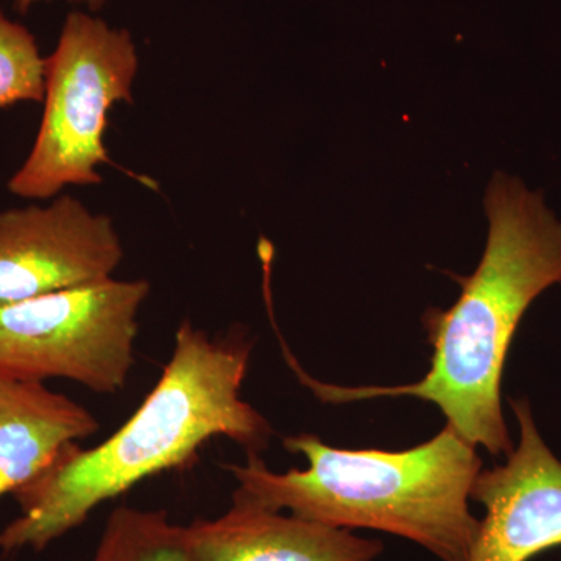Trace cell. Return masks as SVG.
I'll list each match as a JSON object with an SVG mask.
<instances>
[{
  "label": "cell",
  "mask_w": 561,
  "mask_h": 561,
  "mask_svg": "<svg viewBox=\"0 0 561 561\" xmlns=\"http://www.w3.org/2000/svg\"><path fill=\"white\" fill-rule=\"evenodd\" d=\"M250 354L242 335L213 339L183 321L171 360L135 415L95 448L70 443L49 468L14 491L21 515L0 531V549L44 551L103 502L151 476L186 467L210 438L264 451L271 423L241 397Z\"/></svg>",
  "instance_id": "1"
},
{
  "label": "cell",
  "mask_w": 561,
  "mask_h": 561,
  "mask_svg": "<svg viewBox=\"0 0 561 561\" xmlns=\"http://www.w3.org/2000/svg\"><path fill=\"white\" fill-rule=\"evenodd\" d=\"M489 236L478 268L451 276L459 300L449 309L424 312L434 354L419 382L398 387H339L311 378L295 357L289 365L323 402L413 397L437 405L463 440L491 456H511L513 445L501 408L505 359L519 321L531 302L561 286V221L540 192L496 173L485 194Z\"/></svg>",
  "instance_id": "2"
},
{
  "label": "cell",
  "mask_w": 561,
  "mask_h": 561,
  "mask_svg": "<svg viewBox=\"0 0 561 561\" xmlns=\"http://www.w3.org/2000/svg\"><path fill=\"white\" fill-rule=\"evenodd\" d=\"M308 470L273 472L257 453L225 465L238 489L232 504L290 512L339 529L389 531L442 561H465L478 534L471 486L482 470L476 446L451 426L400 453L332 448L316 435L284 438Z\"/></svg>",
  "instance_id": "3"
},
{
  "label": "cell",
  "mask_w": 561,
  "mask_h": 561,
  "mask_svg": "<svg viewBox=\"0 0 561 561\" xmlns=\"http://www.w3.org/2000/svg\"><path fill=\"white\" fill-rule=\"evenodd\" d=\"M138 70V46L127 28L69 13L46 58L43 119L31 153L9 181L11 194L51 201L66 186L101 184L99 168L111 164L103 142L108 113L133 102Z\"/></svg>",
  "instance_id": "4"
},
{
  "label": "cell",
  "mask_w": 561,
  "mask_h": 561,
  "mask_svg": "<svg viewBox=\"0 0 561 561\" xmlns=\"http://www.w3.org/2000/svg\"><path fill=\"white\" fill-rule=\"evenodd\" d=\"M149 280L111 278L0 305V379H69L95 393L127 386Z\"/></svg>",
  "instance_id": "5"
},
{
  "label": "cell",
  "mask_w": 561,
  "mask_h": 561,
  "mask_svg": "<svg viewBox=\"0 0 561 561\" xmlns=\"http://www.w3.org/2000/svg\"><path fill=\"white\" fill-rule=\"evenodd\" d=\"M122 260L113 220L72 195L0 210V305L105 283Z\"/></svg>",
  "instance_id": "6"
},
{
  "label": "cell",
  "mask_w": 561,
  "mask_h": 561,
  "mask_svg": "<svg viewBox=\"0 0 561 561\" xmlns=\"http://www.w3.org/2000/svg\"><path fill=\"white\" fill-rule=\"evenodd\" d=\"M511 405L519 445L472 483L470 497L485 516L465 561H529L561 546V461L542 442L529 401Z\"/></svg>",
  "instance_id": "7"
},
{
  "label": "cell",
  "mask_w": 561,
  "mask_h": 561,
  "mask_svg": "<svg viewBox=\"0 0 561 561\" xmlns=\"http://www.w3.org/2000/svg\"><path fill=\"white\" fill-rule=\"evenodd\" d=\"M184 538L191 561H373L383 549L348 529L234 504L184 526Z\"/></svg>",
  "instance_id": "8"
},
{
  "label": "cell",
  "mask_w": 561,
  "mask_h": 561,
  "mask_svg": "<svg viewBox=\"0 0 561 561\" xmlns=\"http://www.w3.org/2000/svg\"><path fill=\"white\" fill-rule=\"evenodd\" d=\"M99 427L88 409L44 382L0 379V497L33 481L66 446Z\"/></svg>",
  "instance_id": "9"
},
{
  "label": "cell",
  "mask_w": 561,
  "mask_h": 561,
  "mask_svg": "<svg viewBox=\"0 0 561 561\" xmlns=\"http://www.w3.org/2000/svg\"><path fill=\"white\" fill-rule=\"evenodd\" d=\"M90 561H191L184 526L164 511L121 505L111 513Z\"/></svg>",
  "instance_id": "10"
},
{
  "label": "cell",
  "mask_w": 561,
  "mask_h": 561,
  "mask_svg": "<svg viewBox=\"0 0 561 561\" xmlns=\"http://www.w3.org/2000/svg\"><path fill=\"white\" fill-rule=\"evenodd\" d=\"M46 58L24 25L0 13V108L20 102H44Z\"/></svg>",
  "instance_id": "11"
},
{
  "label": "cell",
  "mask_w": 561,
  "mask_h": 561,
  "mask_svg": "<svg viewBox=\"0 0 561 561\" xmlns=\"http://www.w3.org/2000/svg\"><path fill=\"white\" fill-rule=\"evenodd\" d=\"M38 2H43V0H14V3H16L18 9L21 11H27L32 5ZM68 2L87 3V5H90V9L98 10L101 9L105 0H68Z\"/></svg>",
  "instance_id": "12"
}]
</instances>
